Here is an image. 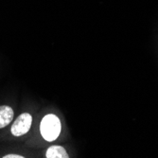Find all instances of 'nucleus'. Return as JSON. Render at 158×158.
<instances>
[{"label":"nucleus","instance_id":"20e7f679","mask_svg":"<svg viewBox=\"0 0 158 158\" xmlns=\"http://www.w3.org/2000/svg\"><path fill=\"white\" fill-rule=\"evenodd\" d=\"M47 158H68V153L65 149L61 146H51L46 153Z\"/></svg>","mask_w":158,"mask_h":158},{"label":"nucleus","instance_id":"f03ea898","mask_svg":"<svg viewBox=\"0 0 158 158\" xmlns=\"http://www.w3.org/2000/svg\"><path fill=\"white\" fill-rule=\"evenodd\" d=\"M32 118L28 113H24L15 119L11 126V134L14 136H21L27 134L31 127Z\"/></svg>","mask_w":158,"mask_h":158},{"label":"nucleus","instance_id":"39448f33","mask_svg":"<svg viewBox=\"0 0 158 158\" xmlns=\"http://www.w3.org/2000/svg\"><path fill=\"white\" fill-rule=\"evenodd\" d=\"M4 158H24V156L22 155H17V154H7L5 156H3Z\"/></svg>","mask_w":158,"mask_h":158},{"label":"nucleus","instance_id":"7ed1b4c3","mask_svg":"<svg viewBox=\"0 0 158 158\" xmlns=\"http://www.w3.org/2000/svg\"><path fill=\"white\" fill-rule=\"evenodd\" d=\"M13 119V111L8 105L0 106V129L8 126Z\"/></svg>","mask_w":158,"mask_h":158},{"label":"nucleus","instance_id":"f257e3e1","mask_svg":"<svg viewBox=\"0 0 158 158\" xmlns=\"http://www.w3.org/2000/svg\"><path fill=\"white\" fill-rule=\"evenodd\" d=\"M61 121L58 117L53 114H47L40 124V132L42 136L47 141L51 142L58 138L61 133Z\"/></svg>","mask_w":158,"mask_h":158}]
</instances>
